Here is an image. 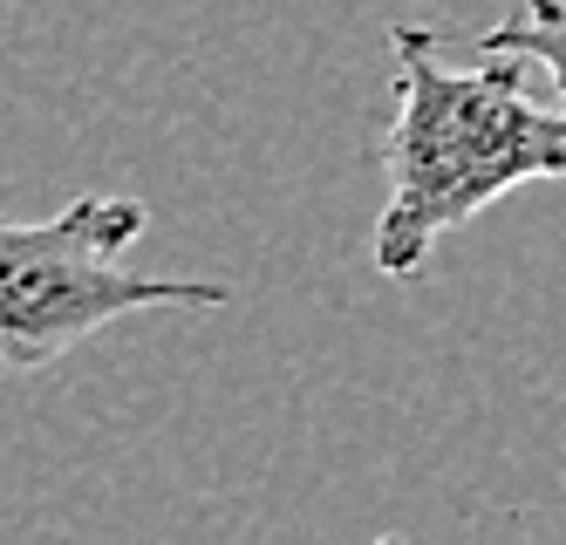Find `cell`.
<instances>
[{
    "mask_svg": "<svg viewBox=\"0 0 566 545\" xmlns=\"http://www.w3.org/2000/svg\"><path fill=\"white\" fill-rule=\"evenodd\" d=\"M396 109L382 130L389 198L376 212V273L417 280L443 232L471 226L499 198L539 178H566V103L533 96L525 55H484L478 69L443 62V34L389 28Z\"/></svg>",
    "mask_w": 566,
    "mask_h": 545,
    "instance_id": "obj_1",
    "label": "cell"
},
{
    "mask_svg": "<svg viewBox=\"0 0 566 545\" xmlns=\"http://www.w3.org/2000/svg\"><path fill=\"white\" fill-rule=\"evenodd\" d=\"M150 205L124 191H83L55 219L0 226V355L34 375L144 307H232L226 280L124 273V245L144 239Z\"/></svg>",
    "mask_w": 566,
    "mask_h": 545,
    "instance_id": "obj_2",
    "label": "cell"
},
{
    "mask_svg": "<svg viewBox=\"0 0 566 545\" xmlns=\"http://www.w3.org/2000/svg\"><path fill=\"white\" fill-rule=\"evenodd\" d=\"M478 55H525L533 69H546L553 96L566 103V0H518V8L499 21L471 34Z\"/></svg>",
    "mask_w": 566,
    "mask_h": 545,
    "instance_id": "obj_3",
    "label": "cell"
},
{
    "mask_svg": "<svg viewBox=\"0 0 566 545\" xmlns=\"http://www.w3.org/2000/svg\"><path fill=\"white\" fill-rule=\"evenodd\" d=\"M376 545H410V538H396V532H382V538H376Z\"/></svg>",
    "mask_w": 566,
    "mask_h": 545,
    "instance_id": "obj_4",
    "label": "cell"
}]
</instances>
